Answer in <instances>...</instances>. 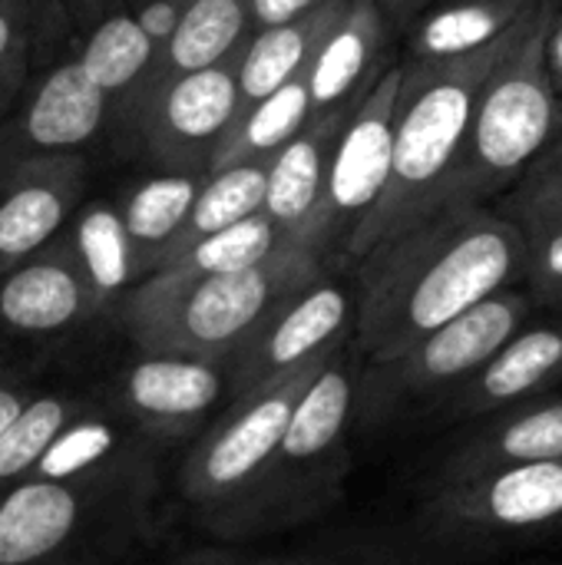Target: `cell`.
Returning a JSON list of instances; mask_svg holds the SVG:
<instances>
[{"mask_svg": "<svg viewBox=\"0 0 562 565\" xmlns=\"http://www.w3.org/2000/svg\"><path fill=\"white\" fill-rule=\"evenodd\" d=\"M523 232L490 205L444 209L358 265L351 348L364 364L407 351L484 298L523 281Z\"/></svg>", "mask_w": 562, "mask_h": 565, "instance_id": "obj_1", "label": "cell"}, {"mask_svg": "<svg viewBox=\"0 0 562 565\" xmlns=\"http://www.w3.org/2000/svg\"><path fill=\"white\" fill-rule=\"evenodd\" d=\"M523 23L513 26L503 40L477 53H464L450 60H404L401 63V89L394 103L391 175L374 212L348 242V252H344L348 262H361L381 242L441 212V195L464 149L477 96L487 76L494 73V66L503 60V53L523 30Z\"/></svg>", "mask_w": 562, "mask_h": 565, "instance_id": "obj_2", "label": "cell"}, {"mask_svg": "<svg viewBox=\"0 0 562 565\" xmlns=\"http://www.w3.org/2000/svg\"><path fill=\"white\" fill-rule=\"evenodd\" d=\"M328 271V262L305 248H285L262 265L232 275L189 281L142 278L119 305L136 351L185 354L212 364L232 361L262 318L295 288Z\"/></svg>", "mask_w": 562, "mask_h": 565, "instance_id": "obj_3", "label": "cell"}, {"mask_svg": "<svg viewBox=\"0 0 562 565\" xmlns=\"http://www.w3.org/2000/svg\"><path fill=\"white\" fill-rule=\"evenodd\" d=\"M556 13V0H540L487 76L464 149L444 185L441 212L457 205H487L494 195L510 192L560 132V96L547 70V36Z\"/></svg>", "mask_w": 562, "mask_h": 565, "instance_id": "obj_4", "label": "cell"}, {"mask_svg": "<svg viewBox=\"0 0 562 565\" xmlns=\"http://www.w3.org/2000/svg\"><path fill=\"white\" fill-rule=\"evenodd\" d=\"M361 358L351 341L338 348L301 394L258 487L222 526V540L288 530L315 520L348 477V444L354 430V397Z\"/></svg>", "mask_w": 562, "mask_h": 565, "instance_id": "obj_5", "label": "cell"}, {"mask_svg": "<svg viewBox=\"0 0 562 565\" xmlns=\"http://www.w3.org/2000/svg\"><path fill=\"white\" fill-rule=\"evenodd\" d=\"M530 315L533 295L513 285L424 334L397 358L361 364L354 427L374 430L421 404H437L460 381H467L517 328H523Z\"/></svg>", "mask_w": 562, "mask_h": 565, "instance_id": "obj_6", "label": "cell"}, {"mask_svg": "<svg viewBox=\"0 0 562 565\" xmlns=\"http://www.w3.org/2000/svg\"><path fill=\"white\" fill-rule=\"evenodd\" d=\"M328 358L308 361L265 391L232 401L229 411L185 454L176 480L179 497L215 536L258 487L301 394L328 364Z\"/></svg>", "mask_w": 562, "mask_h": 565, "instance_id": "obj_7", "label": "cell"}, {"mask_svg": "<svg viewBox=\"0 0 562 565\" xmlns=\"http://www.w3.org/2000/svg\"><path fill=\"white\" fill-rule=\"evenodd\" d=\"M235 63L238 60L146 79L142 89L119 109L162 172L209 175L215 156L232 139L245 113Z\"/></svg>", "mask_w": 562, "mask_h": 565, "instance_id": "obj_8", "label": "cell"}, {"mask_svg": "<svg viewBox=\"0 0 562 565\" xmlns=\"http://www.w3.org/2000/svg\"><path fill=\"white\" fill-rule=\"evenodd\" d=\"M152 480H36L0 493V565H53L123 516H132Z\"/></svg>", "mask_w": 562, "mask_h": 565, "instance_id": "obj_9", "label": "cell"}, {"mask_svg": "<svg viewBox=\"0 0 562 565\" xmlns=\"http://www.w3.org/2000/svg\"><path fill=\"white\" fill-rule=\"evenodd\" d=\"M354 334V285L321 271L285 295L229 361V401L265 391L295 367L328 358Z\"/></svg>", "mask_w": 562, "mask_h": 565, "instance_id": "obj_10", "label": "cell"}, {"mask_svg": "<svg viewBox=\"0 0 562 565\" xmlns=\"http://www.w3.org/2000/svg\"><path fill=\"white\" fill-rule=\"evenodd\" d=\"M401 89V63L388 66L371 89L351 109L325 182V205L318 222V255L321 262L344 258L348 242L374 212L388 175H391V142H394V103Z\"/></svg>", "mask_w": 562, "mask_h": 565, "instance_id": "obj_11", "label": "cell"}, {"mask_svg": "<svg viewBox=\"0 0 562 565\" xmlns=\"http://www.w3.org/2000/svg\"><path fill=\"white\" fill-rule=\"evenodd\" d=\"M421 520L454 543H497L562 523V460L434 487Z\"/></svg>", "mask_w": 562, "mask_h": 565, "instance_id": "obj_12", "label": "cell"}, {"mask_svg": "<svg viewBox=\"0 0 562 565\" xmlns=\"http://www.w3.org/2000/svg\"><path fill=\"white\" fill-rule=\"evenodd\" d=\"M229 391V367L185 354L139 351L116 377V411L152 440L192 437Z\"/></svg>", "mask_w": 562, "mask_h": 565, "instance_id": "obj_13", "label": "cell"}, {"mask_svg": "<svg viewBox=\"0 0 562 565\" xmlns=\"http://www.w3.org/2000/svg\"><path fill=\"white\" fill-rule=\"evenodd\" d=\"M86 189V159L40 156L0 169V278L63 235Z\"/></svg>", "mask_w": 562, "mask_h": 565, "instance_id": "obj_14", "label": "cell"}, {"mask_svg": "<svg viewBox=\"0 0 562 565\" xmlns=\"http://www.w3.org/2000/svg\"><path fill=\"white\" fill-rule=\"evenodd\" d=\"M556 384H562V318L527 321L434 407L441 420L470 424L503 407L543 397Z\"/></svg>", "mask_w": 562, "mask_h": 565, "instance_id": "obj_15", "label": "cell"}, {"mask_svg": "<svg viewBox=\"0 0 562 565\" xmlns=\"http://www.w3.org/2000/svg\"><path fill=\"white\" fill-rule=\"evenodd\" d=\"M109 109V96L79 70L76 60H66L33 86L13 122L0 126V149L10 162L76 156L99 136Z\"/></svg>", "mask_w": 562, "mask_h": 565, "instance_id": "obj_16", "label": "cell"}, {"mask_svg": "<svg viewBox=\"0 0 562 565\" xmlns=\"http://www.w3.org/2000/svg\"><path fill=\"white\" fill-rule=\"evenodd\" d=\"M550 460H562V397L556 394L470 420L467 434L437 467V487Z\"/></svg>", "mask_w": 562, "mask_h": 565, "instance_id": "obj_17", "label": "cell"}, {"mask_svg": "<svg viewBox=\"0 0 562 565\" xmlns=\"http://www.w3.org/2000/svg\"><path fill=\"white\" fill-rule=\"evenodd\" d=\"M96 315V295L63 235L0 278V328L10 334H60Z\"/></svg>", "mask_w": 562, "mask_h": 565, "instance_id": "obj_18", "label": "cell"}, {"mask_svg": "<svg viewBox=\"0 0 562 565\" xmlns=\"http://www.w3.org/2000/svg\"><path fill=\"white\" fill-rule=\"evenodd\" d=\"M351 109H331L311 116L301 126V132L288 139L282 152L268 162L262 212L272 218V225L282 232L288 245L305 248L311 255H318V222L325 205L328 162Z\"/></svg>", "mask_w": 562, "mask_h": 565, "instance_id": "obj_19", "label": "cell"}, {"mask_svg": "<svg viewBox=\"0 0 562 565\" xmlns=\"http://www.w3.org/2000/svg\"><path fill=\"white\" fill-rule=\"evenodd\" d=\"M162 447L116 407L89 404L50 444L30 477L36 480H152V454Z\"/></svg>", "mask_w": 562, "mask_h": 565, "instance_id": "obj_20", "label": "cell"}, {"mask_svg": "<svg viewBox=\"0 0 562 565\" xmlns=\"http://www.w3.org/2000/svg\"><path fill=\"white\" fill-rule=\"evenodd\" d=\"M388 40V17L378 0H348L341 20L321 40L308 73V106L311 116L331 109H351L371 89V83L388 70L381 50Z\"/></svg>", "mask_w": 562, "mask_h": 565, "instance_id": "obj_21", "label": "cell"}, {"mask_svg": "<svg viewBox=\"0 0 562 565\" xmlns=\"http://www.w3.org/2000/svg\"><path fill=\"white\" fill-rule=\"evenodd\" d=\"M344 7H348V0H331L301 20L268 26V30H255L248 36L245 50L238 53V63H235L242 106L248 109V106L262 103L265 96H272L278 86L305 76L321 40L341 20Z\"/></svg>", "mask_w": 562, "mask_h": 565, "instance_id": "obj_22", "label": "cell"}, {"mask_svg": "<svg viewBox=\"0 0 562 565\" xmlns=\"http://www.w3.org/2000/svg\"><path fill=\"white\" fill-rule=\"evenodd\" d=\"M248 36H252L248 0H189L179 26L159 50L146 79L195 73L238 60Z\"/></svg>", "mask_w": 562, "mask_h": 565, "instance_id": "obj_23", "label": "cell"}, {"mask_svg": "<svg viewBox=\"0 0 562 565\" xmlns=\"http://www.w3.org/2000/svg\"><path fill=\"white\" fill-rule=\"evenodd\" d=\"M537 7L540 0H450L417 20L407 43V60H450L477 53L503 40Z\"/></svg>", "mask_w": 562, "mask_h": 565, "instance_id": "obj_24", "label": "cell"}, {"mask_svg": "<svg viewBox=\"0 0 562 565\" xmlns=\"http://www.w3.org/2000/svg\"><path fill=\"white\" fill-rule=\"evenodd\" d=\"M63 238L76 265L83 268L99 311L123 301L142 281V271L126 238V228L119 222L116 202H89L86 209H79L70 228L63 232Z\"/></svg>", "mask_w": 562, "mask_h": 565, "instance_id": "obj_25", "label": "cell"}, {"mask_svg": "<svg viewBox=\"0 0 562 565\" xmlns=\"http://www.w3.org/2000/svg\"><path fill=\"white\" fill-rule=\"evenodd\" d=\"M205 175H179V172H159L139 185H132L119 202V222L126 228V238L136 252L139 271L142 278H149L159 265V258L166 255V248L172 245V238L179 235L199 185Z\"/></svg>", "mask_w": 562, "mask_h": 565, "instance_id": "obj_26", "label": "cell"}, {"mask_svg": "<svg viewBox=\"0 0 562 565\" xmlns=\"http://www.w3.org/2000/svg\"><path fill=\"white\" fill-rule=\"evenodd\" d=\"M265 185H268V162H238V166L209 172L199 185V195H195L179 235L172 238V245L166 248V255L159 258L156 268H162L169 258L182 255L189 245L262 212Z\"/></svg>", "mask_w": 562, "mask_h": 565, "instance_id": "obj_27", "label": "cell"}, {"mask_svg": "<svg viewBox=\"0 0 562 565\" xmlns=\"http://www.w3.org/2000/svg\"><path fill=\"white\" fill-rule=\"evenodd\" d=\"M156 56L159 50L146 40L136 20L129 13H113L89 33L86 46L73 60L109 96V103L123 109L146 83Z\"/></svg>", "mask_w": 562, "mask_h": 565, "instance_id": "obj_28", "label": "cell"}, {"mask_svg": "<svg viewBox=\"0 0 562 565\" xmlns=\"http://www.w3.org/2000/svg\"><path fill=\"white\" fill-rule=\"evenodd\" d=\"M295 248L282 238V232L272 225L265 212H255L232 228H222L195 245H189L182 255L169 258L162 268H156V278L169 281H189V278H209V275H232L245 271L252 265H262L265 258Z\"/></svg>", "mask_w": 562, "mask_h": 565, "instance_id": "obj_29", "label": "cell"}, {"mask_svg": "<svg viewBox=\"0 0 562 565\" xmlns=\"http://www.w3.org/2000/svg\"><path fill=\"white\" fill-rule=\"evenodd\" d=\"M308 119H311L308 86H305V76H298L242 113L232 139L222 146L209 172L229 169L238 162H272L282 152V146L301 132Z\"/></svg>", "mask_w": 562, "mask_h": 565, "instance_id": "obj_30", "label": "cell"}, {"mask_svg": "<svg viewBox=\"0 0 562 565\" xmlns=\"http://www.w3.org/2000/svg\"><path fill=\"white\" fill-rule=\"evenodd\" d=\"M93 401L76 394H33V401L0 434V490L26 480L63 427Z\"/></svg>", "mask_w": 562, "mask_h": 565, "instance_id": "obj_31", "label": "cell"}, {"mask_svg": "<svg viewBox=\"0 0 562 565\" xmlns=\"http://www.w3.org/2000/svg\"><path fill=\"white\" fill-rule=\"evenodd\" d=\"M500 215L520 232L537 225H562V129L507 192Z\"/></svg>", "mask_w": 562, "mask_h": 565, "instance_id": "obj_32", "label": "cell"}, {"mask_svg": "<svg viewBox=\"0 0 562 565\" xmlns=\"http://www.w3.org/2000/svg\"><path fill=\"white\" fill-rule=\"evenodd\" d=\"M527 258L523 281L530 285L533 301L562 305V225H537L523 228Z\"/></svg>", "mask_w": 562, "mask_h": 565, "instance_id": "obj_33", "label": "cell"}, {"mask_svg": "<svg viewBox=\"0 0 562 565\" xmlns=\"http://www.w3.org/2000/svg\"><path fill=\"white\" fill-rule=\"evenodd\" d=\"M26 7L23 0H0V99L7 89L17 83L23 70V53H26Z\"/></svg>", "mask_w": 562, "mask_h": 565, "instance_id": "obj_34", "label": "cell"}, {"mask_svg": "<svg viewBox=\"0 0 562 565\" xmlns=\"http://www.w3.org/2000/svg\"><path fill=\"white\" fill-rule=\"evenodd\" d=\"M189 0H142L129 17L136 20V26L146 33V40L162 50L166 40L172 36V30L179 26L182 13H185Z\"/></svg>", "mask_w": 562, "mask_h": 565, "instance_id": "obj_35", "label": "cell"}, {"mask_svg": "<svg viewBox=\"0 0 562 565\" xmlns=\"http://www.w3.org/2000/svg\"><path fill=\"white\" fill-rule=\"evenodd\" d=\"M325 3H331V0H248L252 33L255 30H268V26H282V23H291V20H301V17L315 13Z\"/></svg>", "mask_w": 562, "mask_h": 565, "instance_id": "obj_36", "label": "cell"}, {"mask_svg": "<svg viewBox=\"0 0 562 565\" xmlns=\"http://www.w3.org/2000/svg\"><path fill=\"white\" fill-rule=\"evenodd\" d=\"M33 401V384L20 374L0 371V434L13 424V417Z\"/></svg>", "mask_w": 562, "mask_h": 565, "instance_id": "obj_37", "label": "cell"}, {"mask_svg": "<svg viewBox=\"0 0 562 565\" xmlns=\"http://www.w3.org/2000/svg\"><path fill=\"white\" fill-rule=\"evenodd\" d=\"M176 565H272V563H258V559H245L232 550H215V546H205V550H192L185 553Z\"/></svg>", "mask_w": 562, "mask_h": 565, "instance_id": "obj_38", "label": "cell"}, {"mask_svg": "<svg viewBox=\"0 0 562 565\" xmlns=\"http://www.w3.org/2000/svg\"><path fill=\"white\" fill-rule=\"evenodd\" d=\"M547 70H550L553 89H556L562 103V13H556V20L550 26V36H547Z\"/></svg>", "mask_w": 562, "mask_h": 565, "instance_id": "obj_39", "label": "cell"}, {"mask_svg": "<svg viewBox=\"0 0 562 565\" xmlns=\"http://www.w3.org/2000/svg\"><path fill=\"white\" fill-rule=\"evenodd\" d=\"M378 3H381L384 17H391L397 23H404L417 13V0H378Z\"/></svg>", "mask_w": 562, "mask_h": 565, "instance_id": "obj_40", "label": "cell"}, {"mask_svg": "<svg viewBox=\"0 0 562 565\" xmlns=\"http://www.w3.org/2000/svg\"><path fill=\"white\" fill-rule=\"evenodd\" d=\"M288 565H335V563H288Z\"/></svg>", "mask_w": 562, "mask_h": 565, "instance_id": "obj_41", "label": "cell"}, {"mask_svg": "<svg viewBox=\"0 0 562 565\" xmlns=\"http://www.w3.org/2000/svg\"><path fill=\"white\" fill-rule=\"evenodd\" d=\"M424 3H431V0H417V10H421V7H424Z\"/></svg>", "mask_w": 562, "mask_h": 565, "instance_id": "obj_42", "label": "cell"}, {"mask_svg": "<svg viewBox=\"0 0 562 565\" xmlns=\"http://www.w3.org/2000/svg\"><path fill=\"white\" fill-rule=\"evenodd\" d=\"M0 162H10V159H7V156H3V149H0Z\"/></svg>", "mask_w": 562, "mask_h": 565, "instance_id": "obj_43", "label": "cell"}, {"mask_svg": "<svg viewBox=\"0 0 562 565\" xmlns=\"http://www.w3.org/2000/svg\"><path fill=\"white\" fill-rule=\"evenodd\" d=\"M560 129H562V103H560Z\"/></svg>", "mask_w": 562, "mask_h": 565, "instance_id": "obj_44", "label": "cell"}, {"mask_svg": "<svg viewBox=\"0 0 562 565\" xmlns=\"http://www.w3.org/2000/svg\"><path fill=\"white\" fill-rule=\"evenodd\" d=\"M3 166H7V162H0V169H3Z\"/></svg>", "mask_w": 562, "mask_h": 565, "instance_id": "obj_45", "label": "cell"}, {"mask_svg": "<svg viewBox=\"0 0 562 565\" xmlns=\"http://www.w3.org/2000/svg\"><path fill=\"white\" fill-rule=\"evenodd\" d=\"M0 493H3V490H0Z\"/></svg>", "mask_w": 562, "mask_h": 565, "instance_id": "obj_46", "label": "cell"}]
</instances>
